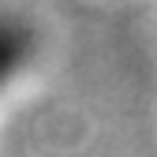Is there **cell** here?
I'll return each mask as SVG.
<instances>
[{
	"mask_svg": "<svg viewBox=\"0 0 157 157\" xmlns=\"http://www.w3.org/2000/svg\"><path fill=\"white\" fill-rule=\"evenodd\" d=\"M23 56H26V37L15 26L0 23V90H4V82L23 67Z\"/></svg>",
	"mask_w": 157,
	"mask_h": 157,
	"instance_id": "cell-1",
	"label": "cell"
}]
</instances>
